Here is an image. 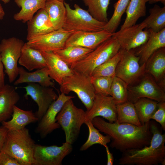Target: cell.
<instances>
[{"label":"cell","mask_w":165,"mask_h":165,"mask_svg":"<svg viewBox=\"0 0 165 165\" xmlns=\"http://www.w3.org/2000/svg\"><path fill=\"white\" fill-rule=\"evenodd\" d=\"M18 63L29 71L47 67L41 52L29 46L26 43L22 48Z\"/></svg>","instance_id":"24"},{"label":"cell","mask_w":165,"mask_h":165,"mask_svg":"<svg viewBox=\"0 0 165 165\" xmlns=\"http://www.w3.org/2000/svg\"><path fill=\"white\" fill-rule=\"evenodd\" d=\"M27 22L28 41L55 30L44 8L38 10Z\"/></svg>","instance_id":"21"},{"label":"cell","mask_w":165,"mask_h":165,"mask_svg":"<svg viewBox=\"0 0 165 165\" xmlns=\"http://www.w3.org/2000/svg\"><path fill=\"white\" fill-rule=\"evenodd\" d=\"M114 77H90L91 82L95 94L111 96V87Z\"/></svg>","instance_id":"38"},{"label":"cell","mask_w":165,"mask_h":165,"mask_svg":"<svg viewBox=\"0 0 165 165\" xmlns=\"http://www.w3.org/2000/svg\"><path fill=\"white\" fill-rule=\"evenodd\" d=\"M10 0H0V1H1L3 2L5 4H7L9 3L10 2Z\"/></svg>","instance_id":"46"},{"label":"cell","mask_w":165,"mask_h":165,"mask_svg":"<svg viewBox=\"0 0 165 165\" xmlns=\"http://www.w3.org/2000/svg\"><path fill=\"white\" fill-rule=\"evenodd\" d=\"M48 0H14L20 10L15 13L13 19L23 23L27 22L39 9L44 8Z\"/></svg>","instance_id":"26"},{"label":"cell","mask_w":165,"mask_h":165,"mask_svg":"<svg viewBox=\"0 0 165 165\" xmlns=\"http://www.w3.org/2000/svg\"><path fill=\"white\" fill-rule=\"evenodd\" d=\"M60 0V1H63V2H64V0ZM70 0L72 1V0Z\"/></svg>","instance_id":"47"},{"label":"cell","mask_w":165,"mask_h":165,"mask_svg":"<svg viewBox=\"0 0 165 165\" xmlns=\"http://www.w3.org/2000/svg\"><path fill=\"white\" fill-rule=\"evenodd\" d=\"M66 9L65 19L62 28L73 31L95 32L103 30L106 23L100 21L93 18L87 10L75 4L74 9L64 2Z\"/></svg>","instance_id":"6"},{"label":"cell","mask_w":165,"mask_h":165,"mask_svg":"<svg viewBox=\"0 0 165 165\" xmlns=\"http://www.w3.org/2000/svg\"><path fill=\"white\" fill-rule=\"evenodd\" d=\"M149 38L143 44L136 49L135 54L139 57V63L145 66L148 58L157 50L165 47V28L158 32L150 30Z\"/></svg>","instance_id":"19"},{"label":"cell","mask_w":165,"mask_h":165,"mask_svg":"<svg viewBox=\"0 0 165 165\" xmlns=\"http://www.w3.org/2000/svg\"><path fill=\"white\" fill-rule=\"evenodd\" d=\"M145 72L151 75L163 89L165 86V47L157 50L148 58L145 63Z\"/></svg>","instance_id":"20"},{"label":"cell","mask_w":165,"mask_h":165,"mask_svg":"<svg viewBox=\"0 0 165 165\" xmlns=\"http://www.w3.org/2000/svg\"><path fill=\"white\" fill-rule=\"evenodd\" d=\"M85 116L86 112L75 106L72 99L64 104L56 119L64 132L66 142L72 145L76 141Z\"/></svg>","instance_id":"5"},{"label":"cell","mask_w":165,"mask_h":165,"mask_svg":"<svg viewBox=\"0 0 165 165\" xmlns=\"http://www.w3.org/2000/svg\"><path fill=\"white\" fill-rule=\"evenodd\" d=\"M148 2L149 4H152L158 2H161L165 6V0H148Z\"/></svg>","instance_id":"44"},{"label":"cell","mask_w":165,"mask_h":165,"mask_svg":"<svg viewBox=\"0 0 165 165\" xmlns=\"http://www.w3.org/2000/svg\"><path fill=\"white\" fill-rule=\"evenodd\" d=\"M87 126L89 131L87 139L80 148L81 151L86 150L92 145L95 144H99L103 146L111 141L109 136H104L101 134L99 131L93 125L91 121L88 120L85 122Z\"/></svg>","instance_id":"34"},{"label":"cell","mask_w":165,"mask_h":165,"mask_svg":"<svg viewBox=\"0 0 165 165\" xmlns=\"http://www.w3.org/2000/svg\"><path fill=\"white\" fill-rule=\"evenodd\" d=\"M4 67L1 59L0 54V89L2 88L5 85Z\"/></svg>","instance_id":"42"},{"label":"cell","mask_w":165,"mask_h":165,"mask_svg":"<svg viewBox=\"0 0 165 165\" xmlns=\"http://www.w3.org/2000/svg\"><path fill=\"white\" fill-rule=\"evenodd\" d=\"M35 144L25 127L15 130H8L2 151L16 159L21 165H34Z\"/></svg>","instance_id":"3"},{"label":"cell","mask_w":165,"mask_h":165,"mask_svg":"<svg viewBox=\"0 0 165 165\" xmlns=\"http://www.w3.org/2000/svg\"><path fill=\"white\" fill-rule=\"evenodd\" d=\"M5 15V12L4 10L0 3V20L3 19Z\"/></svg>","instance_id":"45"},{"label":"cell","mask_w":165,"mask_h":165,"mask_svg":"<svg viewBox=\"0 0 165 165\" xmlns=\"http://www.w3.org/2000/svg\"><path fill=\"white\" fill-rule=\"evenodd\" d=\"M121 57L117 65L115 76L121 79L128 85L141 77L145 73V66H141L140 58L133 50L120 48Z\"/></svg>","instance_id":"10"},{"label":"cell","mask_w":165,"mask_h":165,"mask_svg":"<svg viewBox=\"0 0 165 165\" xmlns=\"http://www.w3.org/2000/svg\"><path fill=\"white\" fill-rule=\"evenodd\" d=\"M0 165H21L16 159L5 152L0 151Z\"/></svg>","instance_id":"40"},{"label":"cell","mask_w":165,"mask_h":165,"mask_svg":"<svg viewBox=\"0 0 165 165\" xmlns=\"http://www.w3.org/2000/svg\"><path fill=\"white\" fill-rule=\"evenodd\" d=\"M130 0H118L113 5L114 11L110 19L106 23L104 29L112 33L115 32L120 24Z\"/></svg>","instance_id":"35"},{"label":"cell","mask_w":165,"mask_h":165,"mask_svg":"<svg viewBox=\"0 0 165 165\" xmlns=\"http://www.w3.org/2000/svg\"><path fill=\"white\" fill-rule=\"evenodd\" d=\"M120 48L118 41L112 36L70 67L72 70L90 77L96 67L112 57Z\"/></svg>","instance_id":"4"},{"label":"cell","mask_w":165,"mask_h":165,"mask_svg":"<svg viewBox=\"0 0 165 165\" xmlns=\"http://www.w3.org/2000/svg\"><path fill=\"white\" fill-rule=\"evenodd\" d=\"M93 50L79 46H72L53 51L70 67L82 59Z\"/></svg>","instance_id":"30"},{"label":"cell","mask_w":165,"mask_h":165,"mask_svg":"<svg viewBox=\"0 0 165 165\" xmlns=\"http://www.w3.org/2000/svg\"><path fill=\"white\" fill-rule=\"evenodd\" d=\"M149 15L142 22L146 29L158 32L165 28V6L155 4L149 10Z\"/></svg>","instance_id":"29"},{"label":"cell","mask_w":165,"mask_h":165,"mask_svg":"<svg viewBox=\"0 0 165 165\" xmlns=\"http://www.w3.org/2000/svg\"><path fill=\"white\" fill-rule=\"evenodd\" d=\"M105 147L107 155V165H113L114 162V158L113 154L111 153L109 151L108 147L107 145L104 146Z\"/></svg>","instance_id":"43"},{"label":"cell","mask_w":165,"mask_h":165,"mask_svg":"<svg viewBox=\"0 0 165 165\" xmlns=\"http://www.w3.org/2000/svg\"><path fill=\"white\" fill-rule=\"evenodd\" d=\"M116 105L112 96L96 94L92 107L85 112V121H91L94 117L100 116L109 122H116L117 117Z\"/></svg>","instance_id":"16"},{"label":"cell","mask_w":165,"mask_h":165,"mask_svg":"<svg viewBox=\"0 0 165 165\" xmlns=\"http://www.w3.org/2000/svg\"><path fill=\"white\" fill-rule=\"evenodd\" d=\"M72 150V145L66 142L61 146L35 144L33 151L34 165H61L64 159Z\"/></svg>","instance_id":"11"},{"label":"cell","mask_w":165,"mask_h":165,"mask_svg":"<svg viewBox=\"0 0 165 165\" xmlns=\"http://www.w3.org/2000/svg\"><path fill=\"white\" fill-rule=\"evenodd\" d=\"M75 97L59 93L57 99L50 105L35 129V132L39 134L42 138L46 137L54 130L61 127L56 120V117L64 104L68 100Z\"/></svg>","instance_id":"15"},{"label":"cell","mask_w":165,"mask_h":165,"mask_svg":"<svg viewBox=\"0 0 165 165\" xmlns=\"http://www.w3.org/2000/svg\"><path fill=\"white\" fill-rule=\"evenodd\" d=\"M91 122L99 131L109 136L112 141L110 147L122 152L148 146L152 138L150 121L138 126L127 123H111L106 121L103 118L97 116L93 118Z\"/></svg>","instance_id":"1"},{"label":"cell","mask_w":165,"mask_h":165,"mask_svg":"<svg viewBox=\"0 0 165 165\" xmlns=\"http://www.w3.org/2000/svg\"><path fill=\"white\" fill-rule=\"evenodd\" d=\"M44 57L49 76L60 85L73 70L53 52H41Z\"/></svg>","instance_id":"18"},{"label":"cell","mask_w":165,"mask_h":165,"mask_svg":"<svg viewBox=\"0 0 165 165\" xmlns=\"http://www.w3.org/2000/svg\"><path fill=\"white\" fill-rule=\"evenodd\" d=\"M82 0L93 18L100 21L106 23L108 22L107 10L110 0Z\"/></svg>","instance_id":"33"},{"label":"cell","mask_w":165,"mask_h":165,"mask_svg":"<svg viewBox=\"0 0 165 165\" xmlns=\"http://www.w3.org/2000/svg\"><path fill=\"white\" fill-rule=\"evenodd\" d=\"M12 116L10 120L1 123L2 126L9 130H20L25 127L30 123L38 121L32 110H24L16 105L14 107Z\"/></svg>","instance_id":"25"},{"label":"cell","mask_w":165,"mask_h":165,"mask_svg":"<svg viewBox=\"0 0 165 165\" xmlns=\"http://www.w3.org/2000/svg\"><path fill=\"white\" fill-rule=\"evenodd\" d=\"M128 85L123 80L115 76L111 87V95L116 104L124 103L128 101Z\"/></svg>","instance_id":"37"},{"label":"cell","mask_w":165,"mask_h":165,"mask_svg":"<svg viewBox=\"0 0 165 165\" xmlns=\"http://www.w3.org/2000/svg\"><path fill=\"white\" fill-rule=\"evenodd\" d=\"M145 28L141 22L138 24L120 29L113 33L112 36L119 43L121 48L127 51L133 50L141 46L148 39L150 31Z\"/></svg>","instance_id":"12"},{"label":"cell","mask_w":165,"mask_h":165,"mask_svg":"<svg viewBox=\"0 0 165 165\" xmlns=\"http://www.w3.org/2000/svg\"><path fill=\"white\" fill-rule=\"evenodd\" d=\"M60 86L61 93L66 95L71 92L75 93L87 110L91 108L96 94L90 76L73 70L72 73L66 77Z\"/></svg>","instance_id":"7"},{"label":"cell","mask_w":165,"mask_h":165,"mask_svg":"<svg viewBox=\"0 0 165 165\" xmlns=\"http://www.w3.org/2000/svg\"><path fill=\"white\" fill-rule=\"evenodd\" d=\"M148 0H130L126 9V16L120 29L136 24L141 17L146 14V3Z\"/></svg>","instance_id":"28"},{"label":"cell","mask_w":165,"mask_h":165,"mask_svg":"<svg viewBox=\"0 0 165 165\" xmlns=\"http://www.w3.org/2000/svg\"><path fill=\"white\" fill-rule=\"evenodd\" d=\"M8 130L2 126L0 127V151L3 147Z\"/></svg>","instance_id":"41"},{"label":"cell","mask_w":165,"mask_h":165,"mask_svg":"<svg viewBox=\"0 0 165 165\" xmlns=\"http://www.w3.org/2000/svg\"><path fill=\"white\" fill-rule=\"evenodd\" d=\"M18 75L19 78L14 83L15 85L24 83H35L56 89L55 83L49 75L47 67L32 72H27L22 67H18Z\"/></svg>","instance_id":"23"},{"label":"cell","mask_w":165,"mask_h":165,"mask_svg":"<svg viewBox=\"0 0 165 165\" xmlns=\"http://www.w3.org/2000/svg\"><path fill=\"white\" fill-rule=\"evenodd\" d=\"M20 98L14 87L8 84L0 89V123L12 116L13 108Z\"/></svg>","instance_id":"22"},{"label":"cell","mask_w":165,"mask_h":165,"mask_svg":"<svg viewBox=\"0 0 165 165\" xmlns=\"http://www.w3.org/2000/svg\"><path fill=\"white\" fill-rule=\"evenodd\" d=\"M128 101L134 103L141 98H147L158 103L165 102L163 89L150 74L145 72L132 83L128 85Z\"/></svg>","instance_id":"8"},{"label":"cell","mask_w":165,"mask_h":165,"mask_svg":"<svg viewBox=\"0 0 165 165\" xmlns=\"http://www.w3.org/2000/svg\"><path fill=\"white\" fill-rule=\"evenodd\" d=\"M23 88L26 91L25 97L30 96L37 105L38 109L35 114L39 121L50 104L57 99L58 95L53 88L43 86L37 83H28Z\"/></svg>","instance_id":"14"},{"label":"cell","mask_w":165,"mask_h":165,"mask_svg":"<svg viewBox=\"0 0 165 165\" xmlns=\"http://www.w3.org/2000/svg\"><path fill=\"white\" fill-rule=\"evenodd\" d=\"M120 57L119 50L111 58L96 67L94 70L90 77H115L116 68Z\"/></svg>","instance_id":"36"},{"label":"cell","mask_w":165,"mask_h":165,"mask_svg":"<svg viewBox=\"0 0 165 165\" xmlns=\"http://www.w3.org/2000/svg\"><path fill=\"white\" fill-rule=\"evenodd\" d=\"M74 32L62 28L35 37L26 43L40 52H53L64 48L67 40Z\"/></svg>","instance_id":"13"},{"label":"cell","mask_w":165,"mask_h":165,"mask_svg":"<svg viewBox=\"0 0 165 165\" xmlns=\"http://www.w3.org/2000/svg\"><path fill=\"white\" fill-rule=\"evenodd\" d=\"M113 34L104 29L95 32L75 31L67 40L65 47L79 46L94 50L112 37Z\"/></svg>","instance_id":"17"},{"label":"cell","mask_w":165,"mask_h":165,"mask_svg":"<svg viewBox=\"0 0 165 165\" xmlns=\"http://www.w3.org/2000/svg\"><path fill=\"white\" fill-rule=\"evenodd\" d=\"M24 43L23 40L13 37L3 39L0 43L1 59L10 83L18 75L17 64Z\"/></svg>","instance_id":"9"},{"label":"cell","mask_w":165,"mask_h":165,"mask_svg":"<svg viewBox=\"0 0 165 165\" xmlns=\"http://www.w3.org/2000/svg\"><path fill=\"white\" fill-rule=\"evenodd\" d=\"M152 136L150 145L141 148L131 149L122 152L119 159L121 165H158L165 164V134L156 125L150 122Z\"/></svg>","instance_id":"2"},{"label":"cell","mask_w":165,"mask_h":165,"mask_svg":"<svg viewBox=\"0 0 165 165\" xmlns=\"http://www.w3.org/2000/svg\"><path fill=\"white\" fill-rule=\"evenodd\" d=\"M158 104L157 101L147 98H141L134 103L139 119L143 125L150 121L156 110Z\"/></svg>","instance_id":"32"},{"label":"cell","mask_w":165,"mask_h":165,"mask_svg":"<svg viewBox=\"0 0 165 165\" xmlns=\"http://www.w3.org/2000/svg\"><path fill=\"white\" fill-rule=\"evenodd\" d=\"M117 114L116 122L119 123H127L138 126H142L140 123L134 103L128 101L117 104Z\"/></svg>","instance_id":"31"},{"label":"cell","mask_w":165,"mask_h":165,"mask_svg":"<svg viewBox=\"0 0 165 165\" xmlns=\"http://www.w3.org/2000/svg\"><path fill=\"white\" fill-rule=\"evenodd\" d=\"M151 119L155 120L161 125L163 130H165V102L158 103L157 108L152 115Z\"/></svg>","instance_id":"39"},{"label":"cell","mask_w":165,"mask_h":165,"mask_svg":"<svg viewBox=\"0 0 165 165\" xmlns=\"http://www.w3.org/2000/svg\"><path fill=\"white\" fill-rule=\"evenodd\" d=\"M64 2L48 0L44 8L55 30L62 28L66 14Z\"/></svg>","instance_id":"27"}]
</instances>
